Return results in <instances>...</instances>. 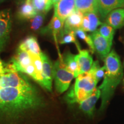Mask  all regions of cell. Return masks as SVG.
I'll list each match as a JSON object with an SVG mask.
<instances>
[{
    "label": "cell",
    "mask_w": 124,
    "mask_h": 124,
    "mask_svg": "<svg viewBox=\"0 0 124 124\" xmlns=\"http://www.w3.org/2000/svg\"><path fill=\"white\" fill-rule=\"evenodd\" d=\"M44 106L43 97L33 85L21 88L0 85V120H18Z\"/></svg>",
    "instance_id": "obj_1"
},
{
    "label": "cell",
    "mask_w": 124,
    "mask_h": 124,
    "mask_svg": "<svg viewBox=\"0 0 124 124\" xmlns=\"http://www.w3.org/2000/svg\"><path fill=\"white\" fill-rule=\"evenodd\" d=\"M105 67L103 81L99 87L101 90V103L100 111L105 110L113 97L118 85L123 77V65L120 58L114 50H112L104 59Z\"/></svg>",
    "instance_id": "obj_2"
},
{
    "label": "cell",
    "mask_w": 124,
    "mask_h": 124,
    "mask_svg": "<svg viewBox=\"0 0 124 124\" xmlns=\"http://www.w3.org/2000/svg\"><path fill=\"white\" fill-rule=\"evenodd\" d=\"M98 82L90 72L79 74L72 86L75 102H80L89 97L96 88Z\"/></svg>",
    "instance_id": "obj_3"
},
{
    "label": "cell",
    "mask_w": 124,
    "mask_h": 124,
    "mask_svg": "<svg viewBox=\"0 0 124 124\" xmlns=\"http://www.w3.org/2000/svg\"><path fill=\"white\" fill-rule=\"evenodd\" d=\"M74 77V74L68 70L61 57L53 64V79L55 82L56 92L61 94L67 90Z\"/></svg>",
    "instance_id": "obj_4"
},
{
    "label": "cell",
    "mask_w": 124,
    "mask_h": 124,
    "mask_svg": "<svg viewBox=\"0 0 124 124\" xmlns=\"http://www.w3.org/2000/svg\"><path fill=\"white\" fill-rule=\"evenodd\" d=\"M15 69L18 72L27 74L36 81V73L35 67L28 52L19 48L17 49L16 53L10 60Z\"/></svg>",
    "instance_id": "obj_5"
},
{
    "label": "cell",
    "mask_w": 124,
    "mask_h": 124,
    "mask_svg": "<svg viewBox=\"0 0 124 124\" xmlns=\"http://www.w3.org/2000/svg\"><path fill=\"white\" fill-rule=\"evenodd\" d=\"M12 28L11 10L7 9L0 11V54L8 43Z\"/></svg>",
    "instance_id": "obj_6"
},
{
    "label": "cell",
    "mask_w": 124,
    "mask_h": 124,
    "mask_svg": "<svg viewBox=\"0 0 124 124\" xmlns=\"http://www.w3.org/2000/svg\"><path fill=\"white\" fill-rule=\"evenodd\" d=\"M40 58L43 63V86L45 89L52 93V80H53V64L49 59L48 56L41 52Z\"/></svg>",
    "instance_id": "obj_7"
},
{
    "label": "cell",
    "mask_w": 124,
    "mask_h": 124,
    "mask_svg": "<svg viewBox=\"0 0 124 124\" xmlns=\"http://www.w3.org/2000/svg\"><path fill=\"white\" fill-rule=\"evenodd\" d=\"M95 51L99 56L104 60L107 55L110 52L113 41H110L103 38L99 33L97 30L92 32L90 35Z\"/></svg>",
    "instance_id": "obj_8"
},
{
    "label": "cell",
    "mask_w": 124,
    "mask_h": 124,
    "mask_svg": "<svg viewBox=\"0 0 124 124\" xmlns=\"http://www.w3.org/2000/svg\"><path fill=\"white\" fill-rule=\"evenodd\" d=\"M124 8V0H97V15L102 19L116 9Z\"/></svg>",
    "instance_id": "obj_9"
},
{
    "label": "cell",
    "mask_w": 124,
    "mask_h": 124,
    "mask_svg": "<svg viewBox=\"0 0 124 124\" xmlns=\"http://www.w3.org/2000/svg\"><path fill=\"white\" fill-rule=\"evenodd\" d=\"M101 97V90L96 87L92 94L79 103V108L85 114L90 117L94 116L95 110V105Z\"/></svg>",
    "instance_id": "obj_10"
},
{
    "label": "cell",
    "mask_w": 124,
    "mask_h": 124,
    "mask_svg": "<svg viewBox=\"0 0 124 124\" xmlns=\"http://www.w3.org/2000/svg\"><path fill=\"white\" fill-rule=\"evenodd\" d=\"M75 9V0H60L54 5V15L64 21Z\"/></svg>",
    "instance_id": "obj_11"
},
{
    "label": "cell",
    "mask_w": 124,
    "mask_h": 124,
    "mask_svg": "<svg viewBox=\"0 0 124 124\" xmlns=\"http://www.w3.org/2000/svg\"><path fill=\"white\" fill-rule=\"evenodd\" d=\"M79 70V75L89 72L92 67L93 57L87 50L79 51V54L75 56Z\"/></svg>",
    "instance_id": "obj_12"
},
{
    "label": "cell",
    "mask_w": 124,
    "mask_h": 124,
    "mask_svg": "<svg viewBox=\"0 0 124 124\" xmlns=\"http://www.w3.org/2000/svg\"><path fill=\"white\" fill-rule=\"evenodd\" d=\"M84 15L79 10H75L65 20L63 30L66 32L75 31L81 28Z\"/></svg>",
    "instance_id": "obj_13"
},
{
    "label": "cell",
    "mask_w": 124,
    "mask_h": 124,
    "mask_svg": "<svg viewBox=\"0 0 124 124\" xmlns=\"http://www.w3.org/2000/svg\"><path fill=\"white\" fill-rule=\"evenodd\" d=\"M106 24L114 29L121 28L124 26V9L118 8L110 12L106 16Z\"/></svg>",
    "instance_id": "obj_14"
},
{
    "label": "cell",
    "mask_w": 124,
    "mask_h": 124,
    "mask_svg": "<svg viewBox=\"0 0 124 124\" xmlns=\"http://www.w3.org/2000/svg\"><path fill=\"white\" fill-rule=\"evenodd\" d=\"M64 23V21H62L61 19L56 16L55 15H54L49 24L41 31V32L43 33L49 32L52 34L55 39L56 42H57L63 29Z\"/></svg>",
    "instance_id": "obj_15"
},
{
    "label": "cell",
    "mask_w": 124,
    "mask_h": 124,
    "mask_svg": "<svg viewBox=\"0 0 124 124\" xmlns=\"http://www.w3.org/2000/svg\"><path fill=\"white\" fill-rule=\"evenodd\" d=\"M37 14L33 7L32 0H25L18 11V16L23 20H28L32 18Z\"/></svg>",
    "instance_id": "obj_16"
},
{
    "label": "cell",
    "mask_w": 124,
    "mask_h": 124,
    "mask_svg": "<svg viewBox=\"0 0 124 124\" xmlns=\"http://www.w3.org/2000/svg\"><path fill=\"white\" fill-rule=\"evenodd\" d=\"M18 48L29 52L40 55L41 53L37 39L35 37L29 36L24 39L20 43Z\"/></svg>",
    "instance_id": "obj_17"
},
{
    "label": "cell",
    "mask_w": 124,
    "mask_h": 124,
    "mask_svg": "<svg viewBox=\"0 0 124 124\" xmlns=\"http://www.w3.org/2000/svg\"><path fill=\"white\" fill-rule=\"evenodd\" d=\"M75 9L83 15L90 12L97 14V0H75Z\"/></svg>",
    "instance_id": "obj_18"
},
{
    "label": "cell",
    "mask_w": 124,
    "mask_h": 124,
    "mask_svg": "<svg viewBox=\"0 0 124 124\" xmlns=\"http://www.w3.org/2000/svg\"><path fill=\"white\" fill-rule=\"evenodd\" d=\"M75 56L70 51H67L63 54V57H61V58L67 69L74 74L75 78H77L79 75V70Z\"/></svg>",
    "instance_id": "obj_19"
},
{
    "label": "cell",
    "mask_w": 124,
    "mask_h": 124,
    "mask_svg": "<svg viewBox=\"0 0 124 124\" xmlns=\"http://www.w3.org/2000/svg\"><path fill=\"white\" fill-rule=\"evenodd\" d=\"M30 55L31 59L33 62L34 67H35L36 73V82L38 83L43 86V77H42V71H43V63L42 60L40 58V56L37 54H35L32 52L28 51Z\"/></svg>",
    "instance_id": "obj_20"
},
{
    "label": "cell",
    "mask_w": 124,
    "mask_h": 124,
    "mask_svg": "<svg viewBox=\"0 0 124 124\" xmlns=\"http://www.w3.org/2000/svg\"><path fill=\"white\" fill-rule=\"evenodd\" d=\"M59 43L61 44H68V43H74L77 46L78 50H80V46L79 43H78L75 31H70L66 32L63 29L59 38L58 39Z\"/></svg>",
    "instance_id": "obj_21"
},
{
    "label": "cell",
    "mask_w": 124,
    "mask_h": 124,
    "mask_svg": "<svg viewBox=\"0 0 124 124\" xmlns=\"http://www.w3.org/2000/svg\"><path fill=\"white\" fill-rule=\"evenodd\" d=\"M32 3L37 13H46L53 6L50 0H32Z\"/></svg>",
    "instance_id": "obj_22"
},
{
    "label": "cell",
    "mask_w": 124,
    "mask_h": 124,
    "mask_svg": "<svg viewBox=\"0 0 124 124\" xmlns=\"http://www.w3.org/2000/svg\"><path fill=\"white\" fill-rule=\"evenodd\" d=\"M97 30L99 32V33L102 36L103 38L106 39L109 41H113L115 29L113 27H111L110 25L106 24V23L102 24L100 28L97 29Z\"/></svg>",
    "instance_id": "obj_23"
},
{
    "label": "cell",
    "mask_w": 124,
    "mask_h": 124,
    "mask_svg": "<svg viewBox=\"0 0 124 124\" xmlns=\"http://www.w3.org/2000/svg\"><path fill=\"white\" fill-rule=\"evenodd\" d=\"M89 72H90L95 77L96 80L99 82L104 77L105 67L104 66L101 67L99 62L98 60H96L93 63L92 67L89 71Z\"/></svg>",
    "instance_id": "obj_24"
},
{
    "label": "cell",
    "mask_w": 124,
    "mask_h": 124,
    "mask_svg": "<svg viewBox=\"0 0 124 124\" xmlns=\"http://www.w3.org/2000/svg\"><path fill=\"white\" fill-rule=\"evenodd\" d=\"M85 15L89 18L90 23V29L89 32H93L97 30L98 26L102 24L99 19L97 14L94 12H90L85 14Z\"/></svg>",
    "instance_id": "obj_25"
},
{
    "label": "cell",
    "mask_w": 124,
    "mask_h": 124,
    "mask_svg": "<svg viewBox=\"0 0 124 124\" xmlns=\"http://www.w3.org/2000/svg\"><path fill=\"white\" fill-rule=\"evenodd\" d=\"M46 15V13H37L35 16L31 19V29L33 31H38L43 25Z\"/></svg>",
    "instance_id": "obj_26"
},
{
    "label": "cell",
    "mask_w": 124,
    "mask_h": 124,
    "mask_svg": "<svg viewBox=\"0 0 124 124\" xmlns=\"http://www.w3.org/2000/svg\"><path fill=\"white\" fill-rule=\"evenodd\" d=\"M75 32L77 36L80 38V39L83 40L88 45L91 53H94V51H95V49H94V45H93V41L90 35H87L86 32H85L84 31H83L80 28L76 30Z\"/></svg>",
    "instance_id": "obj_27"
},
{
    "label": "cell",
    "mask_w": 124,
    "mask_h": 124,
    "mask_svg": "<svg viewBox=\"0 0 124 124\" xmlns=\"http://www.w3.org/2000/svg\"><path fill=\"white\" fill-rule=\"evenodd\" d=\"M80 29H82L83 31H84L85 32H89V29H90V23L89 18L86 15H84L83 16V21H82V25Z\"/></svg>",
    "instance_id": "obj_28"
},
{
    "label": "cell",
    "mask_w": 124,
    "mask_h": 124,
    "mask_svg": "<svg viewBox=\"0 0 124 124\" xmlns=\"http://www.w3.org/2000/svg\"><path fill=\"white\" fill-rule=\"evenodd\" d=\"M4 65L5 63L2 60L0 59V74H2L4 72Z\"/></svg>",
    "instance_id": "obj_29"
},
{
    "label": "cell",
    "mask_w": 124,
    "mask_h": 124,
    "mask_svg": "<svg viewBox=\"0 0 124 124\" xmlns=\"http://www.w3.org/2000/svg\"><path fill=\"white\" fill-rule=\"evenodd\" d=\"M59 1L60 0H50V2L51 4H52V5H54L57 4Z\"/></svg>",
    "instance_id": "obj_30"
},
{
    "label": "cell",
    "mask_w": 124,
    "mask_h": 124,
    "mask_svg": "<svg viewBox=\"0 0 124 124\" xmlns=\"http://www.w3.org/2000/svg\"><path fill=\"white\" fill-rule=\"evenodd\" d=\"M4 1H5V0H0V2H4Z\"/></svg>",
    "instance_id": "obj_31"
},
{
    "label": "cell",
    "mask_w": 124,
    "mask_h": 124,
    "mask_svg": "<svg viewBox=\"0 0 124 124\" xmlns=\"http://www.w3.org/2000/svg\"><path fill=\"white\" fill-rule=\"evenodd\" d=\"M123 67H124V63H123Z\"/></svg>",
    "instance_id": "obj_32"
},
{
    "label": "cell",
    "mask_w": 124,
    "mask_h": 124,
    "mask_svg": "<svg viewBox=\"0 0 124 124\" xmlns=\"http://www.w3.org/2000/svg\"></svg>",
    "instance_id": "obj_33"
}]
</instances>
